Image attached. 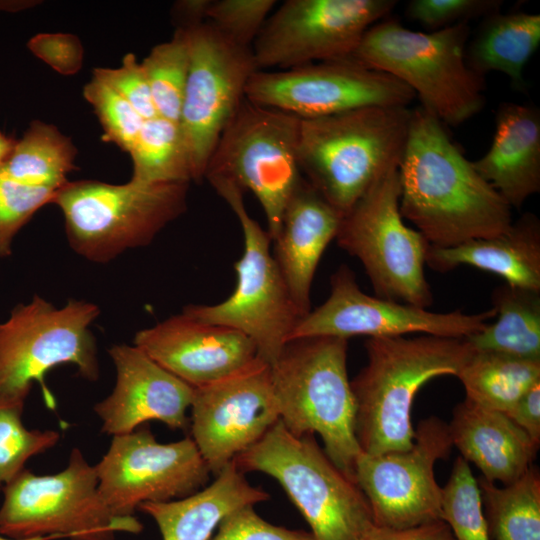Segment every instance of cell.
<instances>
[{
    "instance_id": "ba28073f",
    "label": "cell",
    "mask_w": 540,
    "mask_h": 540,
    "mask_svg": "<svg viewBox=\"0 0 540 540\" xmlns=\"http://www.w3.org/2000/svg\"><path fill=\"white\" fill-rule=\"evenodd\" d=\"M99 314V307L89 301L69 300L59 308L38 295L14 307L0 322V397L25 401L37 382L46 406L54 409L45 377L63 364L97 381V345L90 326Z\"/></svg>"
},
{
    "instance_id": "ffe728a7",
    "label": "cell",
    "mask_w": 540,
    "mask_h": 540,
    "mask_svg": "<svg viewBox=\"0 0 540 540\" xmlns=\"http://www.w3.org/2000/svg\"><path fill=\"white\" fill-rule=\"evenodd\" d=\"M133 345L194 388L232 376L261 359L245 334L183 312L138 331Z\"/></svg>"
},
{
    "instance_id": "4fadbf2b",
    "label": "cell",
    "mask_w": 540,
    "mask_h": 540,
    "mask_svg": "<svg viewBox=\"0 0 540 540\" xmlns=\"http://www.w3.org/2000/svg\"><path fill=\"white\" fill-rule=\"evenodd\" d=\"M184 29L190 63L179 125L192 180L200 182L223 130L245 98L249 79L258 69L251 48L233 42L211 23Z\"/></svg>"
},
{
    "instance_id": "5bb4252c",
    "label": "cell",
    "mask_w": 540,
    "mask_h": 540,
    "mask_svg": "<svg viewBox=\"0 0 540 540\" xmlns=\"http://www.w3.org/2000/svg\"><path fill=\"white\" fill-rule=\"evenodd\" d=\"M394 0H286L269 15L251 50L258 70L349 58Z\"/></svg>"
},
{
    "instance_id": "1f68e13d",
    "label": "cell",
    "mask_w": 540,
    "mask_h": 540,
    "mask_svg": "<svg viewBox=\"0 0 540 540\" xmlns=\"http://www.w3.org/2000/svg\"><path fill=\"white\" fill-rule=\"evenodd\" d=\"M131 181L139 184L190 183L192 170L178 122L156 116L144 120L128 152Z\"/></svg>"
},
{
    "instance_id": "2e32d148",
    "label": "cell",
    "mask_w": 540,
    "mask_h": 540,
    "mask_svg": "<svg viewBox=\"0 0 540 540\" xmlns=\"http://www.w3.org/2000/svg\"><path fill=\"white\" fill-rule=\"evenodd\" d=\"M100 493L118 517H133L145 502H165L205 486L210 470L192 438L160 443L148 426L113 436L94 466Z\"/></svg>"
},
{
    "instance_id": "4316f807",
    "label": "cell",
    "mask_w": 540,
    "mask_h": 540,
    "mask_svg": "<svg viewBox=\"0 0 540 540\" xmlns=\"http://www.w3.org/2000/svg\"><path fill=\"white\" fill-rule=\"evenodd\" d=\"M540 45V15L524 11L486 16L479 32L466 47L469 67L484 77L488 72L507 75L511 85L524 90L523 71Z\"/></svg>"
},
{
    "instance_id": "8d00e7d4",
    "label": "cell",
    "mask_w": 540,
    "mask_h": 540,
    "mask_svg": "<svg viewBox=\"0 0 540 540\" xmlns=\"http://www.w3.org/2000/svg\"><path fill=\"white\" fill-rule=\"evenodd\" d=\"M83 96L99 119L103 140L129 152L144 119L117 91L94 77L84 86Z\"/></svg>"
},
{
    "instance_id": "d6a6232c",
    "label": "cell",
    "mask_w": 540,
    "mask_h": 540,
    "mask_svg": "<svg viewBox=\"0 0 540 540\" xmlns=\"http://www.w3.org/2000/svg\"><path fill=\"white\" fill-rule=\"evenodd\" d=\"M189 63L184 28H177L169 41L154 46L141 62L158 116L179 123Z\"/></svg>"
},
{
    "instance_id": "9c48e42d",
    "label": "cell",
    "mask_w": 540,
    "mask_h": 540,
    "mask_svg": "<svg viewBox=\"0 0 540 540\" xmlns=\"http://www.w3.org/2000/svg\"><path fill=\"white\" fill-rule=\"evenodd\" d=\"M2 491L0 533L8 538L115 540L118 532L138 534L143 529L135 516L118 517L111 511L95 467L78 448L60 472L38 475L24 469Z\"/></svg>"
},
{
    "instance_id": "cb8c5ba5",
    "label": "cell",
    "mask_w": 540,
    "mask_h": 540,
    "mask_svg": "<svg viewBox=\"0 0 540 540\" xmlns=\"http://www.w3.org/2000/svg\"><path fill=\"white\" fill-rule=\"evenodd\" d=\"M448 427L461 457L490 482L513 483L532 467L538 446L503 412L465 398Z\"/></svg>"
},
{
    "instance_id": "bcb514c9",
    "label": "cell",
    "mask_w": 540,
    "mask_h": 540,
    "mask_svg": "<svg viewBox=\"0 0 540 540\" xmlns=\"http://www.w3.org/2000/svg\"><path fill=\"white\" fill-rule=\"evenodd\" d=\"M36 1L28 0H0L1 12H19L36 5Z\"/></svg>"
},
{
    "instance_id": "f1b7e54d",
    "label": "cell",
    "mask_w": 540,
    "mask_h": 540,
    "mask_svg": "<svg viewBox=\"0 0 540 540\" xmlns=\"http://www.w3.org/2000/svg\"><path fill=\"white\" fill-rule=\"evenodd\" d=\"M456 377L465 389V398L506 414L540 383V361L474 351Z\"/></svg>"
},
{
    "instance_id": "6da1fadb",
    "label": "cell",
    "mask_w": 540,
    "mask_h": 540,
    "mask_svg": "<svg viewBox=\"0 0 540 540\" xmlns=\"http://www.w3.org/2000/svg\"><path fill=\"white\" fill-rule=\"evenodd\" d=\"M398 173L401 215L431 247L493 237L513 223L509 204L421 106L411 109Z\"/></svg>"
},
{
    "instance_id": "7c38bea8",
    "label": "cell",
    "mask_w": 540,
    "mask_h": 540,
    "mask_svg": "<svg viewBox=\"0 0 540 540\" xmlns=\"http://www.w3.org/2000/svg\"><path fill=\"white\" fill-rule=\"evenodd\" d=\"M400 194L398 168L392 169L342 216L335 239L360 260L375 296L427 309L433 304L424 272L429 243L404 223Z\"/></svg>"
},
{
    "instance_id": "d6986e66",
    "label": "cell",
    "mask_w": 540,
    "mask_h": 540,
    "mask_svg": "<svg viewBox=\"0 0 540 540\" xmlns=\"http://www.w3.org/2000/svg\"><path fill=\"white\" fill-rule=\"evenodd\" d=\"M194 389L192 440L215 476L280 420L269 364L262 359Z\"/></svg>"
},
{
    "instance_id": "ee69618b",
    "label": "cell",
    "mask_w": 540,
    "mask_h": 540,
    "mask_svg": "<svg viewBox=\"0 0 540 540\" xmlns=\"http://www.w3.org/2000/svg\"><path fill=\"white\" fill-rule=\"evenodd\" d=\"M506 415L539 447L540 383L531 387Z\"/></svg>"
},
{
    "instance_id": "5b68a950",
    "label": "cell",
    "mask_w": 540,
    "mask_h": 540,
    "mask_svg": "<svg viewBox=\"0 0 540 540\" xmlns=\"http://www.w3.org/2000/svg\"><path fill=\"white\" fill-rule=\"evenodd\" d=\"M468 22L418 32L388 19L372 25L349 57L407 85L421 107L440 122L456 126L485 103L483 76L466 61Z\"/></svg>"
},
{
    "instance_id": "d4e9b609",
    "label": "cell",
    "mask_w": 540,
    "mask_h": 540,
    "mask_svg": "<svg viewBox=\"0 0 540 540\" xmlns=\"http://www.w3.org/2000/svg\"><path fill=\"white\" fill-rule=\"evenodd\" d=\"M425 262L438 272L469 265L502 277L508 285L540 291V220L526 212L499 235L449 248L429 246Z\"/></svg>"
},
{
    "instance_id": "3957f363",
    "label": "cell",
    "mask_w": 540,
    "mask_h": 540,
    "mask_svg": "<svg viewBox=\"0 0 540 540\" xmlns=\"http://www.w3.org/2000/svg\"><path fill=\"white\" fill-rule=\"evenodd\" d=\"M410 118L405 106H369L300 119L302 176L344 216L373 184L399 167Z\"/></svg>"
},
{
    "instance_id": "f6af8a7d",
    "label": "cell",
    "mask_w": 540,
    "mask_h": 540,
    "mask_svg": "<svg viewBox=\"0 0 540 540\" xmlns=\"http://www.w3.org/2000/svg\"><path fill=\"white\" fill-rule=\"evenodd\" d=\"M211 0H183L174 5V14L182 22L178 28H189L205 22Z\"/></svg>"
},
{
    "instance_id": "f35d334b",
    "label": "cell",
    "mask_w": 540,
    "mask_h": 540,
    "mask_svg": "<svg viewBox=\"0 0 540 540\" xmlns=\"http://www.w3.org/2000/svg\"><path fill=\"white\" fill-rule=\"evenodd\" d=\"M498 0H412L407 4L406 14L422 26L441 30L470 18L489 15L498 11Z\"/></svg>"
},
{
    "instance_id": "74e56055",
    "label": "cell",
    "mask_w": 540,
    "mask_h": 540,
    "mask_svg": "<svg viewBox=\"0 0 540 540\" xmlns=\"http://www.w3.org/2000/svg\"><path fill=\"white\" fill-rule=\"evenodd\" d=\"M275 0H211L207 22L243 47L251 48Z\"/></svg>"
},
{
    "instance_id": "7dc6e473",
    "label": "cell",
    "mask_w": 540,
    "mask_h": 540,
    "mask_svg": "<svg viewBox=\"0 0 540 540\" xmlns=\"http://www.w3.org/2000/svg\"><path fill=\"white\" fill-rule=\"evenodd\" d=\"M17 139L9 137L0 131V166L12 153Z\"/></svg>"
},
{
    "instance_id": "60d3db41",
    "label": "cell",
    "mask_w": 540,
    "mask_h": 540,
    "mask_svg": "<svg viewBox=\"0 0 540 540\" xmlns=\"http://www.w3.org/2000/svg\"><path fill=\"white\" fill-rule=\"evenodd\" d=\"M217 528L210 540H315L310 532L267 522L256 513L252 505L231 512Z\"/></svg>"
},
{
    "instance_id": "52a82bcc",
    "label": "cell",
    "mask_w": 540,
    "mask_h": 540,
    "mask_svg": "<svg viewBox=\"0 0 540 540\" xmlns=\"http://www.w3.org/2000/svg\"><path fill=\"white\" fill-rule=\"evenodd\" d=\"M189 183L110 184L68 181L53 203L62 212L70 247L94 263L149 245L187 208Z\"/></svg>"
},
{
    "instance_id": "30bf717a",
    "label": "cell",
    "mask_w": 540,
    "mask_h": 540,
    "mask_svg": "<svg viewBox=\"0 0 540 540\" xmlns=\"http://www.w3.org/2000/svg\"><path fill=\"white\" fill-rule=\"evenodd\" d=\"M208 182L239 220L244 250L234 264L236 286L232 294L214 305H187L182 312L245 334L255 344L259 357L270 365L289 342L302 316L270 250L271 238L249 215L242 190L223 179Z\"/></svg>"
},
{
    "instance_id": "ac0fdd59",
    "label": "cell",
    "mask_w": 540,
    "mask_h": 540,
    "mask_svg": "<svg viewBox=\"0 0 540 540\" xmlns=\"http://www.w3.org/2000/svg\"><path fill=\"white\" fill-rule=\"evenodd\" d=\"M452 446L448 423L430 416L418 424L409 449L360 454L354 479L375 526L406 528L441 519L442 487L434 466L449 456Z\"/></svg>"
},
{
    "instance_id": "83f0119b",
    "label": "cell",
    "mask_w": 540,
    "mask_h": 540,
    "mask_svg": "<svg viewBox=\"0 0 540 540\" xmlns=\"http://www.w3.org/2000/svg\"><path fill=\"white\" fill-rule=\"evenodd\" d=\"M492 304L496 321L465 338L472 349L540 361V291L504 284Z\"/></svg>"
},
{
    "instance_id": "b9f144b4",
    "label": "cell",
    "mask_w": 540,
    "mask_h": 540,
    "mask_svg": "<svg viewBox=\"0 0 540 540\" xmlns=\"http://www.w3.org/2000/svg\"><path fill=\"white\" fill-rule=\"evenodd\" d=\"M28 49L62 75L76 74L83 65L84 49L76 35L40 33L27 43Z\"/></svg>"
},
{
    "instance_id": "836d02e7",
    "label": "cell",
    "mask_w": 540,
    "mask_h": 540,
    "mask_svg": "<svg viewBox=\"0 0 540 540\" xmlns=\"http://www.w3.org/2000/svg\"><path fill=\"white\" fill-rule=\"evenodd\" d=\"M24 400L0 397V491L25 468V463L53 448L55 430L27 429L22 421Z\"/></svg>"
},
{
    "instance_id": "8992f818",
    "label": "cell",
    "mask_w": 540,
    "mask_h": 540,
    "mask_svg": "<svg viewBox=\"0 0 540 540\" xmlns=\"http://www.w3.org/2000/svg\"><path fill=\"white\" fill-rule=\"evenodd\" d=\"M233 462L243 473L276 479L315 540H361L374 526L365 495L319 447L314 434L295 436L279 420Z\"/></svg>"
},
{
    "instance_id": "603a6c76",
    "label": "cell",
    "mask_w": 540,
    "mask_h": 540,
    "mask_svg": "<svg viewBox=\"0 0 540 540\" xmlns=\"http://www.w3.org/2000/svg\"><path fill=\"white\" fill-rule=\"evenodd\" d=\"M511 208L540 191V112L531 105L502 103L487 152L472 162Z\"/></svg>"
},
{
    "instance_id": "7bdbcfd3",
    "label": "cell",
    "mask_w": 540,
    "mask_h": 540,
    "mask_svg": "<svg viewBox=\"0 0 540 540\" xmlns=\"http://www.w3.org/2000/svg\"><path fill=\"white\" fill-rule=\"evenodd\" d=\"M361 540H455L442 519L406 528L373 526Z\"/></svg>"
},
{
    "instance_id": "9a60e30c",
    "label": "cell",
    "mask_w": 540,
    "mask_h": 540,
    "mask_svg": "<svg viewBox=\"0 0 540 540\" xmlns=\"http://www.w3.org/2000/svg\"><path fill=\"white\" fill-rule=\"evenodd\" d=\"M414 92L396 78L351 58L285 70H257L245 98L260 106L313 119L369 106H405Z\"/></svg>"
},
{
    "instance_id": "277c9868",
    "label": "cell",
    "mask_w": 540,
    "mask_h": 540,
    "mask_svg": "<svg viewBox=\"0 0 540 540\" xmlns=\"http://www.w3.org/2000/svg\"><path fill=\"white\" fill-rule=\"evenodd\" d=\"M348 340L307 337L286 343L269 365L280 421L295 436L317 433L324 452L355 481L361 449L347 373Z\"/></svg>"
},
{
    "instance_id": "e0dca14e",
    "label": "cell",
    "mask_w": 540,
    "mask_h": 540,
    "mask_svg": "<svg viewBox=\"0 0 540 540\" xmlns=\"http://www.w3.org/2000/svg\"><path fill=\"white\" fill-rule=\"evenodd\" d=\"M326 301L302 317L289 341L307 337H399L411 333L465 339L495 317L493 308L466 314L439 313L426 308L371 296L363 292L354 272L341 265L330 279Z\"/></svg>"
},
{
    "instance_id": "e575fe53",
    "label": "cell",
    "mask_w": 540,
    "mask_h": 540,
    "mask_svg": "<svg viewBox=\"0 0 540 540\" xmlns=\"http://www.w3.org/2000/svg\"><path fill=\"white\" fill-rule=\"evenodd\" d=\"M441 519L455 540H490L477 479L461 456L442 487Z\"/></svg>"
},
{
    "instance_id": "44dd1931",
    "label": "cell",
    "mask_w": 540,
    "mask_h": 540,
    "mask_svg": "<svg viewBox=\"0 0 540 540\" xmlns=\"http://www.w3.org/2000/svg\"><path fill=\"white\" fill-rule=\"evenodd\" d=\"M116 371L112 392L94 406L101 432L122 435L150 420L171 429H186L194 387L152 360L135 345L115 344L108 350Z\"/></svg>"
},
{
    "instance_id": "4dcf8cb0",
    "label": "cell",
    "mask_w": 540,
    "mask_h": 540,
    "mask_svg": "<svg viewBox=\"0 0 540 540\" xmlns=\"http://www.w3.org/2000/svg\"><path fill=\"white\" fill-rule=\"evenodd\" d=\"M490 540H540V475L531 467L513 483L477 479Z\"/></svg>"
},
{
    "instance_id": "d590c367",
    "label": "cell",
    "mask_w": 540,
    "mask_h": 540,
    "mask_svg": "<svg viewBox=\"0 0 540 540\" xmlns=\"http://www.w3.org/2000/svg\"><path fill=\"white\" fill-rule=\"evenodd\" d=\"M59 190L16 181L0 169V258L12 254L16 235Z\"/></svg>"
},
{
    "instance_id": "7402d4cb",
    "label": "cell",
    "mask_w": 540,
    "mask_h": 540,
    "mask_svg": "<svg viewBox=\"0 0 540 540\" xmlns=\"http://www.w3.org/2000/svg\"><path fill=\"white\" fill-rule=\"evenodd\" d=\"M342 215L303 177L283 213L273 257L302 317L311 311V287Z\"/></svg>"
},
{
    "instance_id": "8fae6325",
    "label": "cell",
    "mask_w": 540,
    "mask_h": 540,
    "mask_svg": "<svg viewBox=\"0 0 540 540\" xmlns=\"http://www.w3.org/2000/svg\"><path fill=\"white\" fill-rule=\"evenodd\" d=\"M300 119L246 98L223 130L204 179H223L248 190L259 201L273 241L283 213L303 179L297 145Z\"/></svg>"
},
{
    "instance_id": "484cf974",
    "label": "cell",
    "mask_w": 540,
    "mask_h": 540,
    "mask_svg": "<svg viewBox=\"0 0 540 540\" xmlns=\"http://www.w3.org/2000/svg\"><path fill=\"white\" fill-rule=\"evenodd\" d=\"M208 486L186 497L145 502L138 510L157 524L162 540H210L220 522L231 512L267 501L270 495L251 485L232 461Z\"/></svg>"
},
{
    "instance_id": "7a4b0ae2",
    "label": "cell",
    "mask_w": 540,
    "mask_h": 540,
    "mask_svg": "<svg viewBox=\"0 0 540 540\" xmlns=\"http://www.w3.org/2000/svg\"><path fill=\"white\" fill-rule=\"evenodd\" d=\"M367 364L350 381L355 434L361 452L378 455L409 449L413 400L429 380L457 376L474 350L465 339L421 335L368 338Z\"/></svg>"
},
{
    "instance_id": "c3c4849f",
    "label": "cell",
    "mask_w": 540,
    "mask_h": 540,
    "mask_svg": "<svg viewBox=\"0 0 540 540\" xmlns=\"http://www.w3.org/2000/svg\"><path fill=\"white\" fill-rule=\"evenodd\" d=\"M54 539H56V537H53V536H49V537H36V538H29V539H12V538H8V537L3 536V535L0 533V540H54Z\"/></svg>"
},
{
    "instance_id": "f546056e",
    "label": "cell",
    "mask_w": 540,
    "mask_h": 540,
    "mask_svg": "<svg viewBox=\"0 0 540 540\" xmlns=\"http://www.w3.org/2000/svg\"><path fill=\"white\" fill-rule=\"evenodd\" d=\"M77 149L69 137L52 124L31 122L0 166L10 178L34 186L59 190L76 169Z\"/></svg>"
},
{
    "instance_id": "ab89813d",
    "label": "cell",
    "mask_w": 540,
    "mask_h": 540,
    "mask_svg": "<svg viewBox=\"0 0 540 540\" xmlns=\"http://www.w3.org/2000/svg\"><path fill=\"white\" fill-rule=\"evenodd\" d=\"M93 77L117 91L144 120L158 116L147 77L134 54H126L118 68H95Z\"/></svg>"
}]
</instances>
